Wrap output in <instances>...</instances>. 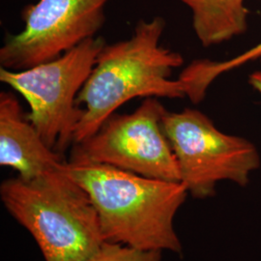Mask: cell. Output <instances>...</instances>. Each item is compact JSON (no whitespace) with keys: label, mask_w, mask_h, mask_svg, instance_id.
I'll return each instance as SVG.
<instances>
[{"label":"cell","mask_w":261,"mask_h":261,"mask_svg":"<svg viewBox=\"0 0 261 261\" xmlns=\"http://www.w3.org/2000/svg\"><path fill=\"white\" fill-rule=\"evenodd\" d=\"M67 161L49 148L23 112L16 95L0 93V165L32 180L61 169Z\"/></svg>","instance_id":"cell-8"},{"label":"cell","mask_w":261,"mask_h":261,"mask_svg":"<svg viewBox=\"0 0 261 261\" xmlns=\"http://www.w3.org/2000/svg\"><path fill=\"white\" fill-rule=\"evenodd\" d=\"M106 41L88 39L54 60L21 71L0 67V82L29 105V121L49 148L63 155L73 144L84 110L77 95L93 71Z\"/></svg>","instance_id":"cell-4"},{"label":"cell","mask_w":261,"mask_h":261,"mask_svg":"<svg viewBox=\"0 0 261 261\" xmlns=\"http://www.w3.org/2000/svg\"><path fill=\"white\" fill-rule=\"evenodd\" d=\"M249 84L252 88L261 94V70L255 71L249 76Z\"/></svg>","instance_id":"cell-12"},{"label":"cell","mask_w":261,"mask_h":261,"mask_svg":"<svg viewBox=\"0 0 261 261\" xmlns=\"http://www.w3.org/2000/svg\"><path fill=\"white\" fill-rule=\"evenodd\" d=\"M259 60H260V62H261V57H260V58H259Z\"/></svg>","instance_id":"cell-13"},{"label":"cell","mask_w":261,"mask_h":261,"mask_svg":"<svg viewBox=\"0 0 261 261\" xmlns=\"http://www.w3.org/2000/svg\"><path fill=\"white\" fill-rule=\"evenodd\" d=\"M165 111L157 98H146L132 113H113L93 136L73 144L68 162L102 164L144 177L181 182L162 126Z\"/></svg>","instance_id":"cell-6"},{"label":"cell","mask_w":261,"mask_h":261,"mask_svg":"<svg viewBox=\"0 0 261 261\" xmlns=\"http://www.w3.org/2000/svg\"><path fill=\"white\" fill-rule=\"evenodd\" d=\"M192 12L193 28L203 47L223 44L248 29L246 0H179Z\"/></svg>","instance_id":"cell-9"},{"label":"cell","mask_w":261,"mask_h":261,"mask_svg":"<svg viewBox=\"0 0 261 261\" xmlns=\"http://www.w3.org/2000/svg\"><path fill=\"white\" fill-rule=\"evenodd\" d=\"M111 0H38L21 12L24 22L0 48V65L21 71L54 60L96 34Z\"/></svg>","instance_id":"cell-7"},{"label":"cell","mask_w":261,"mask_h":261,"mask_svg":"<svg viewBox=\"0 0 261 261\" xmlns=\"http://www.w3.org/2000/svg\"><path fill=\"white\" fill-rule=\"evenodd\" d=\"M162 126L177 161L181 182L196 199L213 197L221 181L247 186L260 167L259 152L252 141L219 130L200 111L166 109Z\"/></svg>","instance_id":"cell-5"},{"label":"cell","mask_w":261,"mask_h":261,"mask_svg":"<svg viewBox=\"0 0 261 261\" xmlns=\"http://www.w3.org/2000/svg\"><path fill=\"white\" fill-rule=\"evenodd\" d=\"M65 166L32 180L7 179L0 197L33 236L45 261H88L106 240L90 196Z\"/></svg>","instance_id":"cell-3"},{"label":"cell","mask_w":261,"mask_h":261,"mask_svg":"<svg viewBox=\"0 0 261 261\" xmlns=\"http://www.w3.org/2000/svg\"><path fill=\"white\" fill-rule=\"evenodd\" d=\"M162 251H146L106 242L88 261H161Z\"/></svg>","instance_id":"cell-10"},{"label":"cell","mask_w":261,"mask_h":261,"mask_svg":"<svg viewBox=\"0 0 261 261\" xmlns=\"http://www.w3.org/2000/svg\"><path fill=\"white\" fill-rule=\"evenodd\" d=\"M65 170L90 196L106 242L182 253L173 225L189 194L182 182L144 177L102 164L67 161Z\"/></svg>","instance_id":"cell-2"},{"label":"cell","mask_w":261,"mask_h":261,"mask_svg":"<svg viewBox=\"0 0 261 261\" xmlns=\"http://www.w3.org/2000/svg\"><path fill=\"white\" fill-rule=\"evenodd\" d=\"M166 20L155 17L140 19L129 39L106 44L93 71L77 95L84 103L83 116L75 128L73 144L93 136L103 122L123 105L136 98L183 99L187 85L170 79L184 58L161 45Z\"/></svg>","instance_id":"cell-1"},{"label":"cell","mask_w":261,"mask_h":261,"mask_svg":"<svg viewBox=\"0 0 261 261\" xmlns=\"http://www.w3.org/2000/svg\"><path fill=\"white\" fill-rule=\"evenodd\" d=\"M261 57V41L254 47H251L238 56L223 61H211L210 73L213 77L217 79L224 73L230 72L249 62L259 59Z\"/></svg>","instance_id":"cell-11"}]
</instances>
